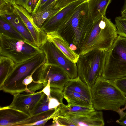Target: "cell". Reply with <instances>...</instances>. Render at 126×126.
I'll list each match as a JSON object with an SVG mask.
<instances>
[{
	"mask_svg": "<svg viewBox=\"0 0 126 126\" xmlns=\"http://www.w3.org/2000/svg\"><path fill=\"white\" fill-rule=\"evenodd\" d=\"M94 22L86 1L76 7L70 18L57 31L67 41L70 49L78 54Z\"/></svg>",
	"mask_w": 126,
	"mask_h": 126,
	"instance_id": "1",
	"label": "cell"
},
{
	"mask_svg": "<svg viewBox=\"0 0 126 126\" xmlns=\"http://www.w3.org/2000/svg\"><path fill=\"white\" fill-rule=\"evenodd\" d=\"M118 35L115 24L105 16L94 22L86 35L78 54L97 49L108 50Z\"/></svg>",
	"mask_w": 126,
	"mask_h": 126,
	"instance_id": "2",
	"label": "cell"
},
{
	"mask_svg": "<svg viewBox=\"0 0 126 126\" xmlns=\"http://www.w3.org/2000/svg\"><path fill=\"white\" fill-rule=\"evenodd\" d=\"M91 91L93 106L96 110L116 112L126 105V97L111 80L98 79Z\"/></svg>",
	"mask_w": 126,
	"mask_h": 126,
	"instance_id": "3",
	"label": "cell"
},
{
	"mask_svg": "<svg viewBox=\"0 0 126 126\" xmlns=\"http://www.w3.org/2000/svg\"><path fill=\"white\" fill-rule=\"evenodd\" d=\"M46 62L45 55L43 52L25 61L15 64L12 71L0 83V90L13 95L24 92L22 85L24 80L34 74Z\"/></svg>",
	"mask_w": 126,
	"mask_h": 126,
	"instance_id": "4",
	"label": "cell"
},
{
	"mask_svg": "<svg viewBox=\"0 0 126 126\" xmlns=\"http://www.w3.org/2000/svg\"><path fill=\"white\" fill-rule=\"evenodd\" d=\"M107 52L106 50H95L79 55L76 63L78 76L91 89L102 76Z\"/></svg>",
	"mask_w": 126,
	"mask_h": 126,
	"instance_id": "5",
	"label": "cell"
},
{
	"mask_svg": "<svg viewBox=\"0 0 126 126\" xmlns=\"http://www.w3.org/2000/svg\"><path fill=\"white\" fill-rule=\"evenodd\" d=\"M126 77V38L118 35L107 50L104 68L100 78L112 80Z\"/></svg>",
	"mask_w": 126,
	"mask_h": 126,
	"instance_id": "6",
	"label": "cell"
},
{
	"mask_svg": "<svg viewBox=\"0 0 126 126\" xmlns=\"http://www.w3.org/2000/svg\"><path fill=\"white\" fill-rule=\"evenodd\" d=\"M43 52L41 48L25 40L0 33V55L9 57L16 64L31 59Z\"/></svg>",
	"mask_w": 126,
	"mask_h": 126,
	"instance_id": "7",
	"label": "cell"
},
{
	"mask_svg": "<svg viewBox=\"0 0 126 126\" xmlns=\"http://www.w3.org/2000/svg\"><path fill=\"white\" fill-rule=\"evenodd\" d=\"M36 83L42 84L44 87L50 82L51 88H60L63 90L70 79L64 70L60 66L46 63L36 71Z\"/></svg>",
	"mask_w": 126,
	"mask_h": 126,
	"instance_id": "8",
	"label": "cell"
},
{
	"mask_svg": "<svg viewBox=\"0 0 126 126\" xmlns=\"http://www.w3.org/2000/svg\"><path fill=\"white\" fill-rule=\"evenodd\" d=\"M41 48L45 54L46 63L60 66L70 79H74L78 77L76 63L68 58L53 43L47 39Z\"/></svg>",
	"mask_w": 126,
	"mask_h": 126,
	"instance_id": "9",
	"label": "cell"
},
{
	"mask_svg": "<svg viewBox=\"0 0 126 126\" xmlns=\"http://www.w3.org/2000/svg\"><path fill=\"white\" fill-rule=\"evenodd\" d=\"M22 93L13 95L12 101L8 107L31 117L38 104L45 94L41 91L32 93Z\"/></svg>",
	"mask_w": 126,
	"mask_h": 126,
	"instance_id": "10",
	"label": "cell"
},
{
	"mask_svg": "<svg viewBox=\"0 0 126 126\" xmlns=\"http://www.w3.org/2000/svg\"><path fill=\"white\" fill-rule=\"evenodd\" d=\"M86 0H79L73 2L61 9L58 12L46 21L41 29L46 34L58 29L70 18L76 7Z\"/></svg>",
	"mask_w": 126,
	"mask_h": 126,
	"instance_id": "11",
	"label": "cell"
},
{
	"mask_svg": "<svg viewBox=\"0 0 126 126\" xmlns=\"http://www.w3.org/2000/svg\"><path fill=\"white\" fill-rule=\"evenodd\" d=\"M14 11L19 16L30 33L35 45L41 48L47 40V34L33 23L31 14L23 7L16 4L13 6Z\"/></svg>",
	"mask_w": 126,
	"mask_h": 126,
	"instance_id": "12",
	"label": "cell"
},
{
	"mask_svg": "<svg viewBox=\"0 0 126 126\" xmlns=\"http://www.w3.org/2000/svg\"><path fill=\"white\" fill-rule=\"evenodd\" d=\"M63 116L66 117L74 126H103L105 125L103 113L101 111L69 114Z\"/></svg>",
	"mask_w": 126,
	"mask_h": 126,
	"instance_id": "13",
	"label": "cell"
},
{
	"mask_svg": "<svg viewBox=\"0 0 126 126\" xmlns=\"http://www.w3.org/2000/svg\"><path fill=\"white\" fill-rule=\"evenodd\" d=\"M30 117L20 111L9 108H0V126H19L21 123Z\"/></svg>",
	"mask_w": 126,
	"mask_h": 126,
	"instance_id": "14",
	"label": "cell"
},
{
	"mask_svg": "<svg viewBox=\"0 0 126 126\" xmlns=\"http://www.w3.org/2000/svg\"><path fill=\"white\" fill-rule=\"evenodd\" d=\"M47 34V39L53 43L68 58L76 63L79 55L70 49L68 43L57 31L53 32Z\"/></svg>",
	"mask_w": 126,
	"mask_h": 126,
	"instance_id": "15",
	"label": "cell"
},
{
	"mask_svg": "<svg viewBox=\"0 0 126 126\" xmlns=\"http://www.w3.org/2000/svg\"><path fill=\"white\" fill-rule=\"evenodd\" d=\"M0 16L4 20L11 24L26 40L35 45L29 32L19 17L14 11L11 14Z\"/></svg>",
	"mask_w": 126,
	"mask_h": 126,
	"instance_id": "16",
	"label": "cell"
},
{
	"mask_svg": "<svg viewBox=\"0 0 126 126\" xmlns=\"http://www.w3.org/2000/svg\"><path fill=\"white\" fill-rule=\"evenodd\" d=\"M64 89L79 93L92 102L91 89L78 76L74 79H70Z\"/></svg>",
	"mask_w": 126,
	"mask_h": 126,
	"instance_id": "17",
	"label": "cell"
},
{
	"mask_svg": "<svg viewBox=\"0 0 126 126\" xmlns=\"http://www.w3.org/2000/svg\"><path fill=\"white\" fill-rule=\"evenodd\" d=\"M112 0H87L89 9L95 22L105 16L108 7Z\"/></svg>",
	"mask_w": 126,
	"mask_h": 126,
	"instance_id": "18",
	"label": "cell"
},
{
	"mask_svg": "<svg viewBox=\"0 0 126 126\" xmlns=\"http://www.w3.org/2000/svg\"><path fill=\"white\" fill-rule=\"evenodd\" d=\"M63 93L64 98L66 100L68 104L84 107H93L92 102L79 93L64 89Z\"/></svg>",
	"mask_w": 126,
	"mask_h": 126,
	"instance_id": "19",
	"label": "cell"
},
{
	"mask_svg": "<svg viewBox=\"0 0 126 126\" xmlns=\"http://www.w3.org/2000/svg\"><path fill=\"white\" fill-rule=\"evenodd\" d=\"M61 9L54 7L44 9L31 14L32 21L38 28L41 29L43 24L58 12Z\"/></svg>",
	"mask_w": 126,
	"mask_h": 126,
	"instance_id": "20",
	"label": "cell"
},
{
	"mask_svg": "<svg viewBox=\"0 0 126 126\" xmlns=\"http://www.w3.org/2000/svg\"><path fill=\"white\" fill-rule=\"evenodd\" d=\"M95 110L93 107H84L75 105L63 103L60 104L58 107L57 116H63L69 114L87 112Z\"/></svg>",
	"mask_w": 126,
	"mask_h": 126,
	"instance_id": "21",
	"label": "cell"
},
{
	"mask_svg": "<svg viewBox=\"0 0 126 126\" xmlns=\"http://www.w3.org/2000/svg\"><path fill=\"white\" fill-rule=\"evenodd\" d=\"M15 63L8 57H0V83L2 82L13 69Z\"/></svg>",
	"mask_w": 126,
	"mask_h": 126,
	"instance_id": "22",
	"label": "cell"
},
{
	"mask_svg": "<svg viewBox=\"0 0 126 126\" xmlns=\"http://www.w3.org/2000/svg\"><path fill=\"white\" fill-rule=\"evenodd\" d=\"M0 33H3L12 37L26 40L11 24L1 17L0 18Z\"/></svg>",
	"mask_w": 126,
	"mask_h": 126,
	"instance_id": "23",
	"label": "cell"
},
{
	"mask_svg": "<svg viewBox=\"0 0 126 126\" xmlns=\"http://www.w3.org/2000/svg\"><path fill=\"white\" fill-rule=\"evenodd\" d=\"M115 23L118 35L126 38V17H117Z\"/></svg>",
	"mask_w": 126,
	"mask_h": 126,
	"instance_id": "24",
	"label": "cell"
},
{
	"mask_svg": "<svg viewBox=\"0 0 126 126\" xmlns=\"http://www.w3.org/2000/svg\"><path fill=\"white\" fill-rule=\"evenodd\" d=\"M49 98H48L47 96L45 94L43 99L38 104L31 116L51 110L49 109Z\"/></svg>",
	"mask_w": 126,
	"mask_h": 126,
	"instance_id": "25",
	"label": "cell"
},
{
	"mask_svg": "<svg viewBox=\"0 0 126 126\" xmlns=\"http://www.w3.org/2000/svg\"><path fill=\"white\" fill-rule=\"evenodd\" d=\"M14 12L13 5L2 0H0V16Z\"/></svg>",
	"mask_w": 126,
	"mask_h": 126,
	"instance_id": "26",
	"label": "cell"
},
{
	"mask_svg": "<svg viewBox=\"0 0 126 126\" xmlns=\"http://www.w3.org/2000/svg\"><path fill=\"white\" fill-rule=\"evenodd\" d=\"M111 80L126 97V77Z\"/></svg>",
	"mask_w": 126,
	"mask_h": 126,
	"instance_id": "27",
	"label": "cell"
},
{
	"mask_svg": "<svg viewBox=\"0 0 126 126\" xmlns=\"http://www.w3.org/2000/svg\"><path fill=\"white\" fill-rule=\"evenodd\" d=\"M63 90L60 88H51V96L58 100L61 104H63V99L64 98Z\"/></svg>",
	"mask_w": 126,
	"mask_h": 126,
	"instance_id": "28",
	"label": "cell"
},
{
	"mask_svg": "<svg viewBox=\"0 0 126 126\" xmlns=\"http://www.w3.org/2000/svg\"><path fill=\"white\" fill-rule=\"evenodd\" d=\"M79 0H57L54 7L61 9L73 2Z\"/></svg>",
	"mask_w": 126,
	"mask_h": 126,
	"instance_id": "29",
	"label": "cell"
},
{
	"mask_svg": "<svg viewBox=\"0 0 126 126\" xmlns=\"http://www.w3.org/2000/svg\"><path fill=\"white\" fill-rule=\"evenodd\" d=\"M39 0H29L28 3L27 11L30 13L33 14L35 10Z\"/></svg>",
	"mask_w": 126,
	"mask_h": 126,
	"instance_id": "30",
	"label": "cell"
},
{
	"mask_svg": "<svg viewBox=\"0 0 126 126\" xmlns=\"http://www.w3.org/2000/svg\"><path fill=\"white\" fill-rule=\"evenodd\" d=\"M116 112L119 114L120 117L116 122L120 125L126 126V111L124 112L122 110L120 109Z\"/></svg>",
	"mask_w": 126,
	"mask_h": 126,
	"instance_id": "31",
	"label": "cell"
},
{
	"mask_svg": "<svg viewBox=\"0 0 126 126\" xmlns=\"http://www.w3.org/2000/svg\"><path fill=\"white\" fill-rule=\"evenodd\" d=\"M56 118L60 126H74V125L65 117L57 116Z\"/></svg>",
	"mask_w": 126,
	"mask_h": 126,
	"instance_id": "32",
	"label": "cell"
},
{
	"mask_svg": "<svg viewBox=\"0 0 126 126\" xmlns=\"http://www.w3.org/2000/svg\"><path fill=\"white\" fill-rule=\"evenodd\" d=\"M61 103L56 99L51 97L49 99V107L50 110L55 109L58 107Z\"/></svg>",
	"mask_w": 126,
	"mask_h": 126,
	"instance_id": "33",
	"label": "cell"
},
{
	"mask_svg": "<svg viewBox=\"0 0 126 126\" xmlns=\"http://www.w3.org/2000/svg\"><path fill=\"white\" fill-rule=\"evenodd\" d=\"M57 0H49L41 6L37 11H39L44 9L54 7V5Z\"/></svg>",
	"mask_w": 126,
	"mask_h": 126,
	"instance_id": "34",
	"label": "cell"
},
{
	"mask_svg": "<svg viewBox=\"0 0 126 126\" xmlns=\"http://www.w3.org/2000/svg\"><path fill=\"white\" fill-rule=\"evenodd\" d=\"M41 91L47 96L48 98L51 97V87L49 81H48L47 85L43 88Z\"/></svg>",
	"mask_w": 126,
	"mask_h": 126,
	"instance_id": "35",
	"label": "cell"
},
{
	"mask_svg": "<svg viewBox=\"0 0 126 126\" xmlns=\"http://www.w3.org/2000/svg\"><path fill=\"white\" fill-rule=\"evenodd\" d=\"M52 119V117H49L38 121L32 124L31 126L36 125L38 126H44L45 124L49 120Z\"/></svg>",
	"mask_w": 126,
	"mask_h": 126,
	"instance_id": "36",
	"label": "cell"
},
{
	"mask_svg": "<svg viewBox=\"0 0 126 126\" xmlns=\"http://www.w3.org/2000/svg\"><path fill=\"white\" fill-rule=\"evenodd\" d=\"M28 0H16V4L17 5L23 7L27 10Z\"/></svg>",
	"mask_w": 126,
	"mask_h": 126,
	"instance_id": "37",
	"label": "cell"
},
{
	"mask_svg": "<svg viewBox=\"0 0 126 126\" xmlns=\"http://www.w3.org/2000/svg\"><path fill=\"white\" fill-rule=\"evenodd\" d=\"M121 16L126 17V0H125L121 10Z\"/></svg>",
	"mask_w": 126,
	"mask_h": 126,
	"instance_id": "38",
	"label": "cell"
},
{
	"mask_svg": "<svg viewBox=\"0 0 126 126\" xmlns=\"http://www.w3.org/2000/svg\"><path fill=\"white\" fill-rule=\"evenodd\" d=\"M49 0H39V1L37 5L35 12L42 6L44 5L45 3L48 1Z\"/></svg>",
	"mask_w": 126,
	"mask_h": 126,
	"instance_id": "39",
	"label": "cell"
},
{
	"mask_svg": "<svg viewBox=\"0 0 126 126\" xmlns=\"http://www.w3.org/2000/svg\"><path fill=\"white\" fill-rule=\"evenodd\" d=\"M5 2L11 4L13 6L16 4V0H2Z\"/></svg>",
	"mask_w": 126,
	"mask_h": 126,
	"instance_id": "40",
	"label": "cell"
}]
</instances>
